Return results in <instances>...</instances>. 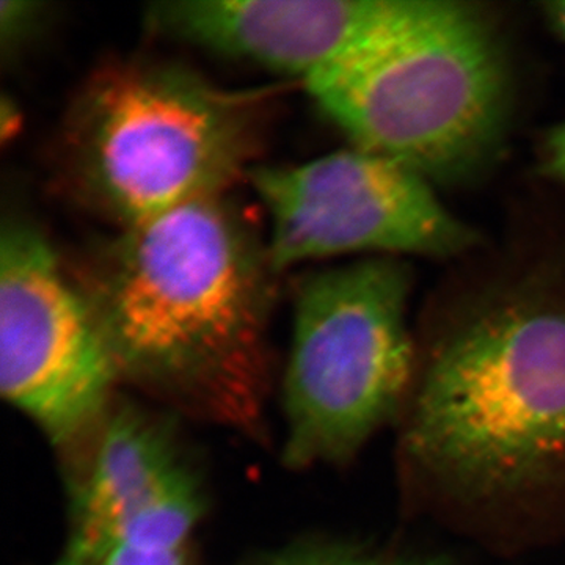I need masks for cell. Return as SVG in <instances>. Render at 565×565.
Returning a JSON list of instances; mask_svg holds the SVG:
<instances>
[{
    "mask_svg": "<svg viewBox=\"0 0 565 565\" xmlns=\"http://www.w3.org/2000/svg\"><path fill=\"white\" fill-rule=\"evenodd\" d=\"M405 503L489 548L565 535V305L487 303L418 348L396 423Z\"/></svg>",
    "mask_w": 565,
    "mask_h": 565,
    "instance_id": "6da1fadb",
    "label": "cell"
},
{
    "mask_svg": "<svg viewBox=\"0 0 565 565\" xmlns=\"http://www.w3.org/2000/svg\"><path fill=\"white\" fill-rule=\"evenodd\" d=\"M277 274L267 241L222 195L122 228L84 289L121 379L258 435Z\"/></svg>",
    "mask_w": 565,
    "mask_h": 565,
    "instance_id": "7a4b0ae2",
    "label": "cell"
},
{
    "mask_svg": "<svg viewBox=\"0 0 565 565\" xmlns=\"http://www.w3.org/2000/svg\"><path fill=\"white\" fill-rule=\"evenodd\" d=\"M266 99L169 63H109L88 77L66 118L71 181L121 230L226 195L250 177Z\"/></svg>",
    "mask_w": 565,
    "mask_h": 565,
    "instance_id": "3957f363",
    "label": "cell"
},
{
    "mask_svg": "<svg viewBox=\"0 0 565 565\" xmlns=\"http://www.w3.org/2000/svg\"><path fill=\"white\" fill-rule=\"evenodd\" d=\"M352 147L429 182L462 180L490 161L509 114V73L484 14L459 2L373 54L305 84Z\"/></svg>",
    "mask_w": 565,
    "mask_h": 565,
    "instance_id": "277c9868",
    "label": "cell"
},
{
    "mask_svg": "<svg viewBox=\"0 0 565 565\" xmlns=\"http://www.w3.org/2000/svg\"><path fill=\"white\" fill-rule=\"evenodd\" d=\"M411 288L407 267L394 256L300 281L282 375L286 465H348L394 426L418 352L407 322Z\"/></svg>",
    "mask_w": 565,
    "mask_h": 565,
    "instance_id": "5b68a950",
    "label": "cell"
},
{
    "mask_svg": "<svg viewBox=\"0 0 565 565\" xmlns=\"http://www.w3.org/2000/svg\"><path fill=\"white\" fill-rule=\"evenodd\" d=\"M121 375L84 286L29 223L0 233V390L52 445L98 426Z\"/></svg>",
    "mask_w": 565,
    "mask_h": 565,
    "instance_id": "8992f818",
    "label": "cell"
},
{
    "mask_svg": "<svg viewBox=\"0 0 565 565\" xmlns=\"http://www.w3.org/2000/svg\"><path fill=\"white\" fill-rule=\"evenodd\" d=\"M248 180L267 214V248L278 274L353 253L445 258L475 241L433 182L360 148L258 167Z\"/></svg>",
    "mask_w": 565,
    "mask_h": 565,
    "instance_id": "52a82bcc",
    "label": "cell"
},
{
    "mask_svg": "<svg viewBox=\"0 0 565 565\" xmlns=\"http://www.w3.org/2000/svg\"><path fill=\"white\" fill-rule=\"evenodd\" d=\"M444 0H162L156 32L303 82L360 61L437 11Z\"/></svg>",
    "mask_w": 565,
    "mask_h": 565,
    "instance_id": "ba28073f",
    "label": "cell"
},
{
    "mask_svg": "<svg viewBox=\"0 0 565 565\" xmlns=\"http://www.w3.org/2000/svg\"><path fill=\"white\" fill-rule=\"evenodd\" d=\"M188 473L161 424L122 407L103 424L87 473L71 503L70 539L93 537L166 492Z\"/></svg>",
    "mask_w": 565,
    "mask_h": 565,
    "instance_id": "9c48e42d",
    "label": "cell"
},
{
    "mask_svg": "<svg viewBox=\"0 0 565 565\" xmlns=\"http://www.w3.org/2000/svg\"><path fill=\"white\" fill-rule=\"evenodd\" d=\"M51 565H191V561L189 544L145 534H114L68 539Z\"/></svg>",
    "mask_w": 565,
    "mask_h": 565,
    "instance_id": "30bf717a",
    "label": "cell"
},
{
    "mask_svg": "<svg viewBox=\"0 0 565 565\" xmlns=\"http://www.w3.org/2000/svg\"><path fill=\"white\" fill-rule=\"evenodd\" d=\"M43 3L32 0H2L0 2V41L14 47L25 40L44 17Z\"/></svg>",
    "mask_w": 565,
    "mask_h": 565,
    "instance_id": "8fae6325",
    "label": "cell"
},
{
    "mask_svg": "<svg viewBox=\"0 0 565 565\" xmlns=\"http://www.w3.org/2000/svg\"><path fill=\"white\" fill-rule=\"evenodd\" d=\"M542 163L550 178L565 184V121L546 136Z\"/></svg>",
    "mask_w": 565,
    "mask_h": 565,
    "instance_id": "7c38bea8",
    "label": "cell"
},
{
    "mask_svg": "<svg viewBox=\"0 0 565 565\" xmlns=\"http://www.w3.org/2000/svg\"><path fill=\"white\" fill-rule=\"evenodd\" d=\"M544 14L557 35L565 41V2L545 3Z\"/></svg>",
    "mask_w": 565,
    "mask_h": 565,
    "instance_id": "4fadbf2b",
    "label": "cell"
},
{
    "mask_svg": "<svg viewBox=\"0 0 565 565\" xmlns=\"http://www.w3.org/2000/svg\"><path fill=\"white\" fill-rule=\"evenodd\" d=\"M18 114L14 110L13 104L3 99L2 102V110H0V126H2V139H9V137L13 136L14 129L18 126Z\"/></svg>",
    "mask_w": 565,
    "mask_h": 565,
    "instance_id": "5bb4252c",
    "label": "cell"
}]
</instances>
